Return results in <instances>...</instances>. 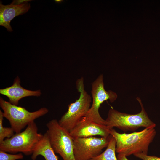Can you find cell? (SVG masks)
<instances>
[{"label": "cell", "mask_w": 160, "mask_h": 160, "mask_svg": "<svg viewBox=\"0 0 160 160\" xmlns=\"http://www.w3.org/2000/svg\"><path fill=\"white\" fill-rule=\"evenodd\" d=\"M116 152V141L114 137L110 135L109 142L105 150L90 160H117Z\"/></svg>", "instance_id": "13"}, {"label": "cell", "mask_w": 160, "mask_h": 160, "mask_svg": "<svg viewBox=\"0 0 160 160\" xmlns=\"http://www.w3.org/2000/svg\"><path fill=\"white\" fill-rule=\"evenodd\" d=\"M76 85L79 97L68 105V111L58 121L60 125L69 132L86 115L91 105V97L85 90L83 77L77 80Z\"/></svg>", "instance_id": "4"}, {"label": "cell", "mask_w": 160, "mask_h": 160, "mask_svg": "<svg viewBox=\"0 0 160 160\" xmlns=\"http://www.w3.org/2000/svg\"><path fill=\"white\" fill-rule=\"evenodd\" d=\"M29 0H14L8 5L0 3V25L6 28L9 32L12 29L10 23L15 17L27 12L30 8Z\"/></svg>", "instance_id": "10"}, {"label": "cell", "mask_w": 160, "mask_h": 160, "mask_svg": "<svg viewBox=\"0 0 160 160\" xmlns=\"http://www.w3.org/2000/svg\"><path fill=\"white\" fill-rule=\"evenodd\" d=\"M156 134L153 127L128 134L119 133L113 128L110 131L116 141V152L126 157L138 153L147 155L149 145Z\"/></svg>", "instance_id": "1"}, {"label": "cell", "mask_w": 160, "mask_h": 160, "mask_svg": "<svg viewBox=\"0 0 160 160\" xmlns=\"http://www.w3.org/2000/svg\"><path fill=\"white\" fill-rule=\"evenodd\" d=\"M137 99L141 108L140 113L135 114H129L111 108L105 120L107 126L111 129L116 127L124 131H134L142 127L155 128L156 124L148 117L140 99L137 97Z\"/></svg>", "instance_id": "3"}, {"label": "cell", "mask_w": 160, "mask_h": 160, "mask_svg": "<svg viewBox=\"0 0 160 160\" xmlns=\"http://www.w3.org/2000/svg\"><path fill=\"white\" fill-rule=\"evenodd\" d=\"M92 103L85 116L100 124L107 126L106 121L100 114L99 110L100 105L105 101H115L117 97L116 94L111 90L106 91L104 87L103 77L100 75L92 84L91 91Z\"/></svg>", "instance_id": "7"}, {"label": "cell", "mask_w": 160, "mask_h": 160, "mask_svg": "<svg viewBox=\"0 0 160 160\" xmlns=\"http://www.w3.org/2000/svg\"><path fill=\"white\" fill-rule=\"evenodd\" d=\"M135 157L143 160H160V157L154 156H149L143 153H138L134 155Z\"/></svg>", "instance_id": "16"}, {"label": "cell", "mask_w": 160, "mask_h": 160, "mask_svg": "<svg viewBox=\"0 0 160 160\" xmlns=\"http://www.w3.org/2000/svg\"><path fill=\"white\" fill-rule=\"evenodd\" d=\"M0 106L3 111L4 117L9 121L11 127L15 133L20 132L26 126L49 111L47 108L43 107L30 112L23 107L12 104L1 97Z\"/></svg>", "instance_id": "5"}, {"label": "cell", "mask_w": 160, "mask_h": 160, "mask_svg": "<svg viewBox=\"0 0 160 160\" xmlns=\"http://www.w3.org/2000/svg\"><path fill=\"white\" fill-rule=\"evenodd\" d=\"M23 156L21 153L17 154H9L0 151V160H16L23 159Z\"/></svg>", "instance_id": "15"}, {"label": "cell", "mask_w": 160, "mask_h": 160, "mask_svg": "<svg viewBox=\"0 0 160 160\" xmlns=\"http://www.w3.org/2000/svg\"><path fill=\"white\" fill-rule=\"evenodd\" d=\"M109 136L107 137H90L73 139L75 160H90L100 154L103 149L107 146Z\"/></svg>", "instance_id": "8"}, {"label": "cell", "mask_w": 160, "mask_h": 160, "mask_svg": "<svg viewBox=\"0 0 160 160\" xmlns=\"http://www.w3.org/2000/svg\"><path fill=\"white\" fill-rule=\"evenodd\" d=\"M111 129L108 126L97 123L85 116L80 119L69 133L73 139L96 135L107 137L110 135Z\"/></svg>", "instance_id": "9"}, {"label": "cell", "mask_w": 160, "mask_h": 160, "mask_svg": "<svg viewBox=\"0 0 160 160\" xmlns=\"http://www.w3.org/2000/svg\"><path fill=\"white\" fill-rule=\"evenodd\" d=\"M46 126V132L55 152L60 155L63 160H75L73 139L69 132L60 126L55 119L50 121Z\"/></svg>", "instance_id": "6"}, {"label": "cell", "mask_w": 160, "mask_h": 160, "mask_svg": "<svg viewBox=\"0 0 160 160\" xmlns=\"http://www.w3.org/2000/svg\"><path fill=\"white\" fill-rule=\"evenodd\" d=\"M52 148L47 132L35 146L31 158L35 160L39 155H41L45 160H59Z\"/></svg>", "instance_id": "12"}, {"label": "cell", "mask_w": 160, "mask_h": 160, "mask_svg": "<svg viewBox=\"0 0 160 160\" xmlns=\"http://www.w3.org/2000/svg\"><path fill=\"white\" fill-rule=\"evenodd\" d=\"M43 135L38 132L34 121L27 126L22 132L15 133L10 138H6L0 144V151L11 154L23 153L26 155L32 154L37 144Z\"/></svg>", "instance_id": "2"}, {"label": "cell", "mask_w": 160, "mask_h": 160, "mask_svg": "<svg viewBox=\"0 0 160 160\" xmlns=\"http://www.w3.org/2000/svg\"><path fill=\"white\" fill-rule=\"evenodd\" d=\"M20 84V80L17 76L11 86L0 89V93L7 96L10 103L16 105H18L19 100L23 97L30 96L39 97L41 94L40 90L32 91L27 89L23 87Z\"/></svg>", "instance_id": "11"}, {"label": "cell", "mask_w": 160, "mask_h": 160, "mask_svg": "<svg viewBox=\"0 0 160 160\" xmlns=\"http://www.w3.org/2000/svg\"><path fill=\"white\" fill-rule=\"evenodd\" d=\"M3 112L0 110V144L5 139L10 138L14 134V131L12 128L9 127H5L3 126L4 119Z\"/></svg>", "instance_id": "14"}, {"label": "cell", "mask_w": 160, "mask_h": 160, "mask_svg": "<svg viewBox=\"0 0 160 160\" xmlns=\"http://www.w3.org/2000/svg\"><path fill=\"white\" fill-rule=\"evenodd\" d=\"M117 158V160H129L126 156L120 154H118Z\"/></svg>", "instance_id": "17"}]
</instances>
